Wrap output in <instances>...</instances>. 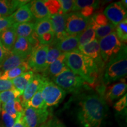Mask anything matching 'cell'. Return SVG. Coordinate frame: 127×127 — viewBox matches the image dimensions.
I'll return each instance as SVG.
<instances>
[{"instance_id": "obj_35", "label": "cell", "mask_w": 127, "mask_h": 127, "mask_svg": "<svg viewBox=\"0 0 127 127\" xmlns=\"http://www.w3.org/2000/svg\"><path fill=\"white\" fill-rule=\"evenodd\" d=\"M61 53L62 52L58 50L57 48H55L54 46L51 45L50 47L49 46L48 50L47 51V58H46V69L51 64L54 62L58 58V57L61 54Z\"/></svg>"}, {"instance_id": "obj_44", "label": "cell", "mask_w": 127, "mask_h": 127, "mask_svg": "<svg viewBox=\"0 0 127 127\" xmlns=\"http://www.w3.org/2000/svg\"><path fill=\"white\" fill-rule=\"evenodd\" d=\"M49 127H66L57 119L49 121Z\"/></svg>"}, {"instance_id": "obj_31", "label": "cell", "mask_w": 127, "mask_h": 127, "mask_svg": "<svg viewBox=\"0 0 127 127\" xmlns=\"http://www.w3.org/2000/svg\"><path fill=\"white\" fill-rule=\"evenodd\" d=\"M21 94L15 88L0 93V102L5 104L9 101L20 100Z\"/></svg>"}, {"instance_id": "obj_16", "label": "cell", "mask_w": 127, "mask_h": 127, "mask_svg": "<svg viewBox=\"0 0 127 127\" xmlns=\"http://www.w3.org/2000/svg\"><path fill=\"white\" fill-rule=\"evenodd\" d=\"M79 35L68 36V37L58 42H52L51 45L54 46L62 53L78 51Z\"/></svg>"}, {"instance_id": "obj_47", "label": "cell", "mask_w": 127, "mask_h": 127, "mask_svg": "<svg viewBox=\"0 0 127 127\" xmlns=\"http://www.w3.org/2000/svg\"><path fill=\"white\" fill-rule=\"evenodd\" d=\"M121 4H123V5L124 7L125 8L127 9V0H123V1H121Z\"/></svg>"}, {"instance_id": "obj_39", "label": "cell", "mask_w": 127, "mask_h": 127, "mask_svg": "<svg viewBox=\"0 0 127 127\" xmlns=\"http://www.w3.org/2000/svg\"><path fill=\"white\" fill-rule=\"evenodd\" d=\"M14 24L10 16L9 17H0V32L11 27Z\"/></svg>"}, {"instance_id": "obj_19", "label": "cell", "mask_w": 127, "mask_h": 127, "mask_svg": "<svg viewBox=\"0 0 127 127\" xmlns=\"http://www.w3.org/2000/svg\"><path fill=\"white\" fill-rule=\"evenodd\" d=\"M32 50L33 48L28 39L23 37H17L11 52L29 57Z\"/></svg>"}, {"instance_id": "obj_14", "label": "cell", "mask_w": 127, "mask_h": 127, "mask_svg": "<svg viewBox=\"0 0 127 127\" xmlns=\"http://www.w3.org/2000/svg\"><path fill=\"white\" fill-rule=\"evenodd\" d=\"M78 50L82 54L91 58L96 63L104 64L100 55L99 40L96 38L86 45L79 47Z\"/></svg>"}, {"instance_id": "obj_7", "label": "cell", "mask_w": 127, "mask_h": 127, "mask_svg": "<svg viewBox=\"0 0 127 127\" xmlns=\"http://www.w3.org/2000/svg\"><path fill=\"white\" fill-rule=\"evenodd\" d=\"M90 18H85L79 12L66 14L65 28L68 35H80L90 24Z\"/></svg>"}, {"instance_id": "obj_36", "label": "cell", "mask_w": 127, "mask_h": 127, "mask_svg": "<svg viewBox=\"0 0 127 127\" xmlns=\"http://www.w3.org/2000/svg\"><path fill=\"white\" fill-rule=\"evenodd\" d=\"M59 2L61 5V12L63 15H66L72 11L75 3L74 0H60Z\"/></svg>"}, {"instance_id": "obj_21", "label": "cell", "mask_w": 127, "mask_h": 127, "mask_svg": "<svg viewBox=\"0 0 127 127\" xmlns=\"http://www.w3.org/2000/svg\"><path fill=\"white\" fill-rule=\"evenodd\" d=\"M10 17L14 23H30L34 18L30 9L28 3L17 9Z\"/></svg>"}, {"instance_id": "obj_12", "label": "cell", "mask_w": 127, "mask_h": 127, "mask_svg": "<svg viewBox=\"0 0 127 127\" xmlns=\"http://www.w3.org/2000/svg\"><path fill=\"white\" fill-rule=\"evenodd\" d=\"M45 79V78L39 74H34L33 79L25 88L23 94L21 96V98H20V102L23 108L25 107L28 101L30 100L38 90L41 88Z\"/></svg>"}, {"instance_id": "obj_50", "label": "cell", "mask_w": 127, "mask_h": 127, "mask_svg": "<svg viewBox=\"0 0 127 127\" xmlns=\"http://www.w3.org/2000/svg\"><path fill=\"white\" fill-rule=\"evenodd\" d=\"M0 127H5L4 125L2 124H0Z\"/></svg>"}, {"instance_id": "obj_28", "label": "cell", "mask_w": 127, "mask_h": 127, "mask_svg": "<svg viewBox=\"0 0 127 127\" xmlns=\"http://www.w3.org/2000/svg\"><path fill=\"white\" fill-rule=\"evenodd\" d=\"M34 31L38 37L42 36L48 32L52 31L50 18L36 20L34 24Z\"/></svg>"}, {"instance_id": "obj_9", "label": "cell", "mask_w": 127, "mask_h": 127, "mask_svg": "<svg viewBox=\"0 0 127 127\" xmlns=\"http://www.w3.org/2000/svg\"><path fill=\"white\" fill-rule=\"evenodd\" d=\"M47 109H38L26 107L23 112V120L25 127H38L43 124L49 117Z\"/></svg>"}, {"instance_id": "obj_25", "label": "cell", "mask_w": 127, "mask_h": 127, "mask_svg": "<svg viewBox=\"0 0 127 127\" xmlns=\"http://www.w3.org/2000/svg\"><path fill=\"white\" fill-rule=\"evenodd\" d=\"M30 69H31L28 65L27 61H26L22 63L20 66L2 73L0 76V79L12 80L15 78L22 75L24 73L30 71Z\"/></svg>"}, {"instance_id": "obj_42", "label": "cell", "mask_w": 127, "mask_h": 127, "mask_svg": "<svg viewBox=\"0 0 127 127\" xmlns=\"http://www.w3.org/2000/svg\"><path fill=\"white\" fill-rule=\"evenodd\" d=\"M14 88H14L11 80L0 79V93L12 90Z\"/></svg>"}, {"instance_id": "obj_20", "label": "cell", "mask_w": 127, "mask_h": 127, "mask_svg": "<svg viewBox=\"0 0 127 127\" xmlns=\"http://www.w3.org/2000/svg\"><path fill=\"white\" fill-rule=\"evenodd\" d=\"M28 5L32 14L36 20L50 18V12L44 5L43 1L36 0L30 1Z\"/></svg>"}, {"instance_id": "obj_17", "label": "cell", "mask_w": 127, "mask_h": 127, "mask_svg": "<svg viewBox=\"0 0 127 127\" xmlns=\"http://www.w3.org/2000/svg\"><path fill=\"white\" fill-rule=\"evenodd\" d=\"M66 67L65 64V53H61L58 58L48 66L44 71L43 76L46 78H54L60 74Z\"/></svg>"}, {"instance_id": "obj_13", "label": "cell", "mask_w": 127, "mask_h": 127, "mask_svg": "<svg viewBox=\"0 0 127 127\" xmlns=\"http://www.w3.org/2000/svg\"><path fill=\"white\" fill-rule=\"evenodd\" d=\"M127 89V84L124 79L121 80L120 82L112 84L105 88L103 98L105 101L111 104L124 94Z\"/></svg>"}, {"instance_id": "obj_29", "label": "cell", "mask_w": 127, "mask_h": 127, "mask_svg": "<svg viewBox=\"0 0 127 127\" xmlns=\"http://www.w3.org/2000/svg\"><path fill=\"white\" fill-rule=\"evenodd\" d=\"M26 107H31L38 109H47L44 100L42 98V94H41V87L38 90L37 92L35 94L34 96L30 99V100L28 101L25 108Z\"/></svg>"}, {"instance_id": "obj_5", "label": "cell", "mask_w": 127, "mask_h": 127, "mask_svg": "<svg viewBox=\"0 0 127 127\" xmlns=\"http://www.w3.org/2000/svg\"><path fill=\"white\" fill-rule=\"evenodd\" d=\"M100 55L104 63H107L120 52L123 44L116 35L115 32L99 40Z\"/></svg>"}, {"instance_id": "obj_37", "label": "cell", "mask_w": 127, "mask_h": 127, "mask_svg": "<svg viewBox=\"0 0 127 127\" xmlns=\"http://www.w3.org/2000/svg\"><path fill=\"white\" fill-rule=\"evenodd\" d=\"M91 20L98 26H105L110 23L107 17L102 13H97L94 15Z\"/></svg>"}, {"instance_id": "obj_43", "label": "cell", "mask_w": 127, "mask_h": 127, "mask_svg": "<svg viewBox=\"0 0 127 127\" xmlns=\"http://www.w3.org/2000/svg\"><path fill=\"white\" fill-rule=\"evenodd\" d=\"M95 8L94 7H85L84 8L81 9L79 11V13L83 16V17H85V18H90V17H91L94 13Z\"/></svg>"}, {"instance_id": "obj_46", "label": "cell", "mask_w": 127, "mask_h": 127, "mask_svg": "<svg viewBox=\"0 0 127 127\" xmlns=\"http://www.w3.org/2000/svg\"><path fill=\"white\" fill-rule=\"evenodd\" d=\"M9 51H7V50H5L4 48V47H2L1 44H0V64L2 63V61H4V60L5 58V57L7 56V55L9 53Z\"/></svg>"}, {"instance_id": "obj_1", "label": "cell", "mask_w": 127, "mask_h": 127, "mask_svg": "<svg viewBox=\"0 0 127 127\" xmlns=\"http://www.w3.org/2000/svg\"><path fill=\"white\" fill-rule=\"evenodd\" d=\"M77 117L82 127H101L107 115L104 98L88 91L78 94Z\"/></svg>"}, {"instance_id": "obj_8", "label": "cell", "mask_w": 127, "mask_h": 127, "mask_svg": "<svg viewBox=\"0 0 127 127\" xmlns=\"http://www.w3.org/2000/svg\"><path fill=\"white\" fill-rule=\"evenodd\" d=\"M49 46L39 44L33 49L27 60L30 69L33 72H43L46 69L45 63Z\"/></svg>"}, {"instance_id": "obj_23", "label": "cell", "mask_w": 127, "mask_h": 127, "mask_svg": "<svg viewBox=\"0 0 127 127\" xmlns=\"http://www.w3.org/2000/svg\"><path fill=\"white\" fill-rule=\"evenodd\" d=\"M34 74L35 73L32 71L30 70L11 80L14 88L20 92L21 95L25 88L33 79Z\"/></svg>"}, {"instance_id": "obj_22", "label": "cell", "mask_w": 127, "mask_h": 127, "mask_svg": "<svg viewBox=\"0 0 127 127\" xmlns=\"http://www.w3.org/2000/svg\"><path fill=\"white\" fill-rule=\"evenodd\" d=\"M16 38L17 35L12 27L1 31L0 34V41L1 45L7 51L11 52Z\"/></svg>"}, {"instance_id": "obj_49", "label": "cell", "mask_w": 127, "mask_h": 127, "mask_svg": "<svg viewBox=\"0 0 127 127\" xmlns=\"http://www.w3.org/2000/svg\"><path fill=\"white\" fill-rule=\"evenodd\" d=\"M1 110H2V104L0 102V112H1Z\"/></svg>"}, {"instance_id": "obj_30", "label": "cell", "mask_w": 127, "mask_h": 127, "mask_svg": "<svg viewBox=\"0 0 127 127\" xmlns=\"http://www.w3.org/2000/svg\"><path fill=\"white\" fill-rule=\"evenodd\" d=\"M95 30L91 25L89 24L88 27L81 34L79 37V47L86 45L95 39Z\"/></svg>"}, {"instance_id": "obj_27", "label": "cell", "mask_w": 127, "mask_h": 127, "mask_svg": "<svg viewBox=\"0 0 127 127\" xmlns=\"http://www.w3.org/2000/svg\"><path fill=\"white\" fill-rule=\"evenodd\" d=\"M90 23L91 24V25L93 26L95 30V37H96V39L98 40H100L101 39L105 37L108 35L111 34V33L115 31V27L111 23H109L107 25H105V26H98L97 25H96L94 23L90 18Z\"/></svg>"}, {"instance_id": "obj_4", "label": "cell", "mask_w": 127, "mask_h": 127, "mask_svg": "<svg viewBox=\"0 0 127 127\" xmlns=\"http://www.w3.org/2000/svg\"><path fill=\"white\" fill-rule=\"evenodd\" d=\"M52 80L66 93L78 95L91 90V87L87 82L81 77L75 75L67 66Z\"/></svg>"}, {"instance_id": "obj_41", "label": "cell", "mask_w": 127, "mask_h": 127, "mask_svg": "<svg viewBox=\"0 0 127 127\" xmlns=\"http://www.w3.org/2000/svg\"><path fill=\"white\" fill-rule=\"evenodd\" d=\"M127 106V93H125V95L122 96V97L120 98V99L117 101V102L114 104V108L117 111H118V112H121V111L124 110L125 109H126Z\"/></svg>"}, {"instance_id": "obj_32", "label": "cell", "mask_w": 127, "mask_h": 127, "mask_svg": "<svg viewBox=\"0 0 127 127\" xmlns=\"http://www.w3.org/2000/svg\"><path fill=\"white\" fill-rule=\"evenodd\" d=\"M115 34L122 44H126L127 41V18L115 27Z\"/></svg>"}, {"instance_id": "obj_18", "label": "cell", "mask_w": 127, "mask_h": 127, "mask_svg": "<svg viewBox=\"0 0 127 127\" xmlns=\"http://www.w3.org/2000/svg\"><path fill=\"white\" fill-rule=\"evenodd\" d=\"M30 1L20 0H0V16L9 17L23 5L27 4Z\"/></svg>"}, {"instance_id": "obj_15", "label": "cell", "mask_w": 127, "mask_h": 127, "mask_svg": "<svg viewBox=\"0 0 127 127\" xmlns=\"http://www.w3.org/2000/svg\"><path fill=\"white\" fill-rule=\"evenodd\" d=\"M28 57L10 52L7 55L4 61L0 64V73L10 70L20 66L24 62L27 61Z\"/></svg>"}, {"instance_id": "obj_45", "label": "cell", "mask_w": 127, "mask_h": 127, "mask_svg": "<svg viewBox=\"0 0 127 127\" xmlns=\"http://www.w3.org/2000/svg\"><path fill=\"white\" fill-rule=\"evenodd\" d=\"M12 127H25L23 120V114L19 115L16 119L14 126Z\"/></svg>"}, {"instance_id": "obj_24", "label": "cell", "mask_w": 127, "mask_h": 127, "mask_svg": "<svg viewBox=\"0 0 127 127\" xmlns=\"http://www.w3.org/2000/svg\"><path fill=\"white\" fill-rule=\"evenodd\" d=\"M12 27L15 31L17 37H23L29 39L34 32V23H14Z\"/></svg>"}, {"instance_id": "obj_2", "label": "cell", "mask_w": 127, "mask_h": 127, "mask_svg": "<svg viewBox=\"0 0 127 127\" xmlns=\"http://www.w3.org/2000/svg\"><path fill=\"white\" fill-rule=\"evenodd\" d=\"M65 64L73 73L81 77L90 87L96 83L100 68L104 65L82 54L79 50L65 53Z\"/></svg>"}, {"instance_id": "obj_26", "label": "cell", "mask_w": 127, "mask_h": 127, "mask_svg": "<svg viewBox=\"0 0 127 127\" xmlns=\"http://www.w3.org/2000/svg\"><path fill=\"white\" fill-rule=\"evenodd\" d=\"M2 109L16 120L19 115L23 114L24 108L20 100H14L3 104Z\"/></svg>"}, {"instance_id": "obj_40", "label": "cell", "mask_w": 127, "mask_h": 127, "mask_svg": "<svg viewBox=\"0 0 127 127\" xmlns=\"http://www.w3.org/2000/svg\"><path fill=\"white\" fill-rule=\"evenodd\" d=\"M1 116H2V119L3 122L4 124L5 127H12L14 126V123L15 122V119L9 115L4 110H1Z\"/></svg>"}, {"instance_id": "obj_6", "label": "cell", "mask_w": 127, "mask_h": 127, "mask_svg": "<svg viewBox=\"0 0 127 127\" xmlns=\"http://www.w3.org/2000/svg\"><path fill=\"white\" fill-rule=\"evenodd\" d=\"M41 94L47 108L57 105L61 102L65 97L66 93L45 78L41 86Z\"/></svg>"}, {"instance_id": "obj_3", "label": "cell", "mask_w": 127, "mask_h": 127, "mask_svg": "<svg viewBox=\"0 0 127 127\" xmlns=\"http://www.w3.org/2000/svg\"><path fill=\"white\" fill-rule=\"evenodd\" d=\"M127 74V48L123 44L118 54L107 63L103 76V82L107 85L122 80Z\"/></svg>"}, {"instance_id": "obj_34", "label": "cell", "mask_w": 127, "mask_h": 127, "mask_svg": "<svg viewBox=\"0 0 127 127\" xmlns=\"http://www.w3.org/2000/svg\"><path fill=\"white\" fill-rule=\"evenodd\" d=\"M42 1L51 15L63 14L61 12V5L58 0H45Z\"/></svg>"}, {"instance_id": "obj_52", "label": "cell", "mask_w": 127, "mask_h": 127, "mask_svg": "<svg viewBox=\"0 0 127 127\" xmlns=\"http://www.w3.org/2000/svg\"><path fill=\"white\" fill-rule=\"evenodd\" d=\"M1 73H0V76H1Z\"/></svg>"}, {"instance_id": "obj_10", "label": "cell", "mask_w": 127, "mask_h": 127, "mask_svg": "<svg viewBox=\"0 0 127 127\" xmlns=\"http://www.w3.org/2000/svg\"><path fill=\"white\" fill-rule=\"evenodd\" d=\"M104 14L110 23L116 27L127 18V10L121 2L111 3L106 7Z\"/></svg>"}, {"instance_id": "obj_38", "label": "cell", "mask_w": 127, "mask_h": 127, "mask_svg": "<svg viewBox=\"0 0 127 127\" xmlns=\"http://www.w3.org/2000/svg\"><path fill=\"white\" fill-rule=\"evenodd\" d=\"M54 39V33L53 31L48 32L42 36L38 37L39 44L41 45L49 46L52 43Z\"/></svg>"}, {"instance_id": "obj_51", "label": "cell", "mask_w": 127, "mask_h": 127, "mask_svg": "<svg viewBox=\"0 0 127 127\" xmlns=\"http://www.w3.org/2000/svg\"><path fill=\"white\" fill-rule=\"evenodd\" d=\"M0 34H1V32H0ZM0 44H1V41H0Z\"/></svg>"}, {"instance_id": "obj_48", "label": "cell", "mask_w": 127, "mask_h": 127, "mask_svg": "<svg viewBox=\"0 0 127 127\" xmlns=\"http://www.w3.org/2000/svg\"><path fill=\"white\" fill-rule=\"evenodd\" d=\"M49 127V121L48 122V123H44L43 124H42L41 127Z\"/></svg>"}, {"instance_id": "obj_33", "label": "cell", "mask_w": 127, "mask_h": 127, "mask_svg": "<svg viewBox=\"0 0 127 127\" xmlns=\"http://www.w3.org/2000/svg\"><path fill=\"white\" fill-rule=\"evenodd\" d=\"M99 1H93V0H77L75 1L74 6L72 12H77L81 9L88 7H94L97 8L99 7Z\"/></svg>"}, {"instance_id": "obj_11", "label": "cell", "mask_w": 127, "mask_h": 127, "mask_svg": "<svg viewBox=\"0 0 127 127\" xmlns=\"http://www.w3.org/2000/svg\"><path fill=\"white\" fill-rule=\"evenodd\" d=\"M52 30L54 33V39L52 42H58L68 37V34L66 32V15L55 14L50 17Z\"/></svg>"}]
</instances>
